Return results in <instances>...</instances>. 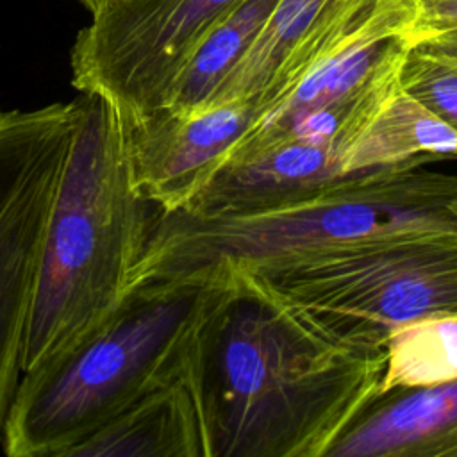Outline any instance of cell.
I'll return each instance as SVG.
<instances>
[{"label": "cell", "mask_w": 457, "mask_h": 457, "mask_svg": "<svg viewBox=\"0 0 457 457\" xmlns=\"http://www.w3.org/2000/svg\"><path fill=\"white\" fill-rule=\"evenodd\" d=\"M252 118V102H228L191 112L157 111L123 123L136 189L162 211L180 205L207 180Z\"/></svg>", "instance_id": "cell-8"}, {"label": "cell", "mask_w": 457, "mask_h": 457, "mask_svg": "<svg viewBox=\"0 0 457 457\" xmlns=\"http://www.w3.org/2000/svg\"><path fill=\"white\" fill-rule=\"evenodd\" d=\"M239 0H120L91 14L71 50V84L105 98L132 123L164 107L207 29Z\"/></svg>", "instance_id": "cell-6"}, {"label": "cell", "mask_w": 457, "mask_h": 457, "mask_svg": "<svg viewBox=\"0 0 457 457\" xmlns=\"http://www.w3.org/2000/svg\"><path fill=\"white\" fill-rule=\"evenodd\" d=\"M204 453L198 409L180 375L152 387L62 457H184Z\"/></svg>", "instance_id": "cell-9"}, {"label": "cell", "mask_w": 457, "mask_h": 457, "mask_svg": "<svg viewBox=\"0 0 457 457\" xmlns=\"http://www.w3.org/2000/svg\"><path fill=\"white\" fill-rule=\"evenodd\" d=\"M209 284H136L93 330L21 375L5 421L9 457H62L129 403L184 370Z\"/></svg>", "instance_id": "cell-2"}, {"label": "cell", "mask_w": 457, "mask_h": 457, "mask_svg": "<svg viewBox=\"0 0 457 457\" xmlns=\"http://www.w3.org/2000/svg\"><path fill=\"white\" fill-rule=\"evenodd\" d=\"M80 120L41 246L21 371L93 330L127 296L157 205L134 186L125 125L102 96L79 93Z\"/></svg>", "instance_id": "cell-1"}, {"label": "cell", "mask_w": 457, "mask_h": 457, "mask_svg": "<svg viewBox=\"0 0 457 457\" xmlns=\"http://www.w3.org/2000/svg\"><path fill=\"white\" fill-rule=\"evenodd\" d=\"M280 0H239L193 46L161 111L191 112L212 96L262 32Z\"/></svg>", "instance_id": "cell-11"}, {"label": "cell", "mask_w": 457, "mask_h": 457, "mask_svg": "<svg viewBox=\"0 0 457 457\" xmlns=\"http://www.w3.org/2000/svg\"><path fill=\"white\" fill-rule=\"evenodd\" d=\"M380 389H416L457 378V312H443L395 328L387 341Z\"/></svg>", "instance_id": "cell-13"}, {"label": "cell", "mask_w": 457, "mask_h": 457, "mask_svg": "<svg viewBox=\"0 0 457 457\" xmlns=\"http://www.w3.org/2000/svg\"><path fill=\"white\" fill-rule=\"evenodd\" d=\"M79 2H80V5H82L86 11H89L91 14H95V12H98L100 9H104V7H107V5L114 4V2H120V0H79Z\"/></svg>", "instance_id": "cell-17"}, {"label": "cell", "mask_w": 457, "mask_h": 457, "mask_svg": "<svg viewBox=\"0 0 457 457\" xmlns=\"http://www.w3.org/2000/svg\"><path fill=\"white\" fill-rule=\"evenodd\" d=\"M453 209H457V202H455V204H453ZM455 214H457V212H455Z\"/></svg>", "instance_id": "cell-18"}, {"label": "cell", "mask_w": 457, "mask_h": 457, "mask_svg": "<svg viewBox=\"0 0 457 457\" xmlns=\"http://www.w3.org/2000/svg\"><path fill=\"white\" fill-rule=\"evenodd\" d=\"M268 298V296H266ZM336 345L268 298L227 314L209 286L184 359L204 436V453L261 452L296 441L307 412L334 387Z\"/></svg>", "instance_id": "cell-3"}, {"label": "cell", "mask_w": 457, "mask_h": 457, "mask_svg": "<svg viewBox=\"0 0 457 457\" xmlns=\"http://www.w3.org/2000/svg\"><path fill=\"white\" fill-rule=\"evenodd\" d=\"M409 11L411 45L457 29V0H400Z\"/></svg>", "instance_id": "cell-15"}, {"label": "cell", "mask_w": 457, "mask_h": 457, "mask_svg": "<svg viewBox=\"0 0 457 457\" xmlns=\"http://www.w3.org/2000/svg\"><path fill=\"white\" fill-rule=\"evenodd\" d=\"M450 445H457V378L412 389L341 436L327 453H446Z\"/></svg>", "instance_id": "cell-10"}, {"label": "cell", "mask_w": 457, "mask_h": 457, "mask_svg": "<svg viewBox=\"0 0 457 457\" xmlns=\"http://www.w3.org/2000/svg\"><path fill=\"white\" fill-rule=\"evenodd\" d=\"M387 4L389 0H280L209 105L270 100L321 57L370 27Z\"/></svg>", "instance_id": "cell-7"}, {"label": "cell", "mask_w": 457, "mask_h": 457, "mask_svg": "<svg viewBox=\"0 0 457 457\" xmlns=\"http://www.w3.org/2000/svg\"><path fill=\"white\" fill-rule=\"evenodd\" d=\"M80 120V96L0 111V432L21 359L43 237Z\"/></svg>", "instance_id": "cell-5"}, {"label": "cell", "mask_w": 457, "mask_h": 457, "mask_svg": "<svg viewBox=\"0 0 457 457\" xmlns=\"http://www.w3.org/2000/svg\"><path fill=\"white\" fill-rule=\"evenodd\" d=\"M414 46L432 52V54H437V55H443V57L457 62V29L427 37L423 41H418V43H414Z\"/></svg>", "instance_id": "cell-16"}, {"label": "cell", "mask_w": 457, "mask_h": 457, "mask_svg": "<svg viewBox=\"0 0 457 457\" xmlns=\"http://www.w3.org/2000/svg\"><path fill=\"white\" fill-rule=\"evenodd\" d=\"M416 152L457 154V129L423 107L400 84L346 145L341 168L359 170Z\"/></svg>", "instance_id": "cell-12"}, {"label": "cell", "mask_w": 457, "mask_h": 457, "mask_svg": "<svg viewBox=\"0 0 457 457\" xmlns=\"http://www.w3.org/2000/svg\"><path fill=\"white\" fill-rule=\"evenodd\" d=\"M402 91L457 129V62L411 45L398 68Z\"/></svg>", "instance_id": "cell-14"}, {"label": "cell", "mask_w": 457, "mask_h": 457, "mask_svg": "<svg viewBox=\"0 0 457 457\" xmlns=\"http://www.w3.org/2000/svg\"><path fill=\"white\" fill-rule=\"evenodd\" d=\"M266 296L321 337L368 348L420 318L457 312V230L362 239L262 266Z\"/></svg>", "instance_id": "cell-4"}]
</instances>
